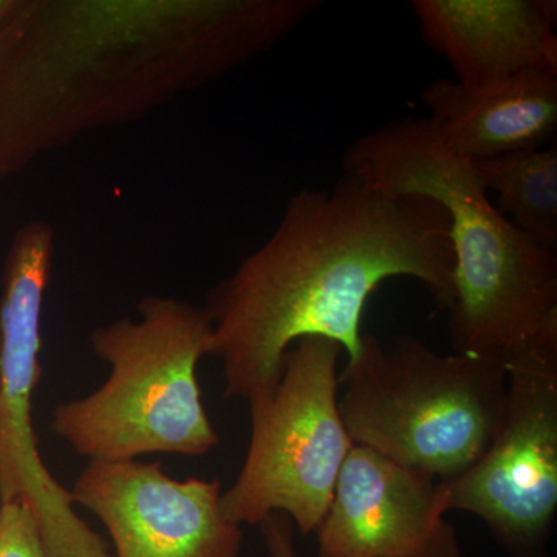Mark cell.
Listing matches in <instances>:
<instances>
[{
	"mask_svg": "<svg viewBox=\"0 0 557 557\" xmlns=\"http://www.w3.org/2000/svg\"><path fill=\"white\" fill-rule=\"evenodd\" d=\"M0 557H46L38 519L21 498L0 504Z\"/></svg>",
	"mask_w": 557,
	"mask_h": 557,
	"instance_id": "cell-14",
	"label": "cell"
},
{
	"mask_svg": "<svg viewBox=\"0 0 557 557\" xmlns=\"http://www.w3.org/2000/svg\"><path fill=\"white\" fill-rule=\"evenodd\" d=\"M54 231L33 220L14 233L0 299V504L21 498L38 519L46 557H115L51 475L33 426V394L42 376L40 317Z\"/></svg>",
	"mask_w": 557,
	"mask_h": 557,
	"instance_id": "cell-7",
	"label": "cell"
},
{
	"mask_svg": "<svg viewBox=\"0 0 557 557\" xmlns=\"http://www.w3.org/2000/svg\"><path fill=\"white\" fill-rule=\"evenodd\" d=\"M70 491L115 557H240L244 531L223 516L219 479L177 480L160 461H89Z\"/></svg>",
	"mask_w": 557,
	"mask_h": 557,
	"instance_id": "cell-9",
	"label": "cell"
},
{
	"mask_svg": "<svg viewBox=\"0 0 557 557\" xmlns=\"http://www.w3.org/2000/svg\"><path fill=\"white\" fill-rule=\"evenodd\" d=\"M343 164L387 193L445 209L454 251V354L505 362L531 341L557 333L555 249L498 211L474 163L449 152L429 119L409 116L362 135Z\"/></svg>",
	"mask_w": 557,
	"mask_h": 557,
	"instance_id": "cell-3",
	"label": "cell"
},
{
	"mask_svg": "<svg viewBox=\"0 0 557 557\" xmlns=\"http://www.w3.org/2000/svg\"><path fill=\"white\" fill-rule=\"evenodd\" d=\"M338 409L354 445L446 482L467 471L496 437L507 406L500 359L443 355L412 335L386 347L362 335L341 370Z\"/></svg>",
	"mask_w": 557,
	"mask_h": 557,
	"instance_id": "cell-5",
	"label": "cell"
},
{
	"mask_svg": "<svg viewBox=\"0 0 557 557\" xmlns=\"http://www.w3.org/2000/svg\"><path fill=\"white\" fill-rule=\"evenodd\" d=\"M443 146L461 159H496L556 143L557 72H528L485 87L432 81L421 91Z\"/></svg>",
	"mask_w": 557,
	"mask_h": 557,
	"instance_id": "cell-12",
	"label": "cell"
},
{
	"mask_svg": "<svg viewBox=\"0 0 557 557\" xmlns=\"http://www.w3.org/2000/svg\"><path fill=\"white\" fill-rule=\"evenodd\" d=\"M138 313L91 332V350L108 362L109 379L86 397L60 403L51 431L90 461L208 456L220 437L197 380L212 335L207 310L149 296Z\"/></svg>",
	"mask_w": 557,
	"mask_h": 557,
	"instance_id": "cell-4",
	"label": "cell"
},
{
	"mask_svg": "<svg viewBox=\"0 0 557 557\" xmlns=\"http://www.w3.org/2000/svg\"><path fill=\"white\" fill-rule=\"evenodd\" d=\"M260 530L271 557H296L293 523L287 516H269L260 523Z\"/></svg>",
	"mask_w": 557,
	"mask_h": 557,
	"instance_id": "cell-15",
	"label": "cell"
},
{
	"mask_svg": "<svg viewBox=\"0 0 557 557\" xmlns=\"http://www.w3.org/2000/svg\"><path fill=\"white\" fill-rule=\"evenodd\" d=\"M496 208L528 236L557 249V146L472 161Z\"/></svg>",
	"mask_w": 557,
	"mask_h": 557,
	"instance_id": "cell-13",
	"label": "cell"
},
{
	"mask_svg": "<svg viewBox=\"0 0 557 557\" xmlns=\"http://www.w3.org/2000/svg\"><path fill=\"white\" fill-rule=\"evenodd\" d=\"M504 420L457 478L442 482L446 509L483 520L511 557H549L557 515V333L509 355Z\"/></svg>",
	"mask_w": 557,
	"mask_h": 557,
	"instance_id": "cell-8",
	"label": "cell"
},
{
	"mask_svg": "<svg viewBox=\"0 0 557 557\" xmlns=\"http://www.w3.org/2000/svg\"><path fill=\"white\" fill-rule=\"evenodd\" d=\"M343 351L335 341L299 339L273 391L249 399L247 457L220 498L234 525H260L271 515L287 516L302 536L321 525L354 446L338 409Z\"/></svg>",
	"mask_w": 557,
	"mask_h": 557,
	"instance_id": "cell-6",
	"label": "cell"
},
{
	"mask_svg": "<svg viewBox=\"0 0 557 557\" xmlns=\"http://www.w3.org/2000/svg\"><path fill=\"white\" fill-rule=\"evenodd\" d=\"M442 482L354 445L314 531L318 557H461Z\"/></svg>",
	"mask_w": 557,
	"mask_h": 557,
	"instance_id": "cell-10",
	"label": "cell"
},
{
	"mask_svg": "<svg viewBox=\"0 0 557 557\" xmlns=\"http://www.w3.org/2000/svg\"><path fill=\"white\" fill-rule=\"evenodd\" d=\"M421 35L465 87L557 72L556 0H413Z\"/></svg>",
	"mask_w": 557,
	"mask_h": 557,
	"instance_id": "cell-11",
	"label": "cell"
},
{
	"mask_svg": "<svg viewBox=\"0 0 557 557\" xmlns=\"http://www.w3.org/2000/svg\"><path fill=\"white\" fill-rule=\"evenodd\" d=\"M392 277L416 278L435 309H450L445 209L347 171L330 189H300L269 240L208 293V357L222 362L223 395L249 401L270 394L289 348L309 336L357 358L370 295Z\"/></svg>",
	"mask_w": 557,
	"mask_h": 557,
	"instance_id": "cell-1",
	"label": "cell"
},
{
	"mask_svg": "<svg viewBox=\"0 0 557 557\" xmlns=\"http://www.w3.org/2000/svg\"><path fill=\"white\" fill-rule=\"evenodd\" d=\"M9 0L0 17V182L39 152L115 124L236 69L220 0L89 2L72 58L75 3Z\"/></svg>",
	"mask_w": 557,
	"mask_h": 557,
	"instance_id": "cell-2",
	"label": "cell"
}]
</instances>
